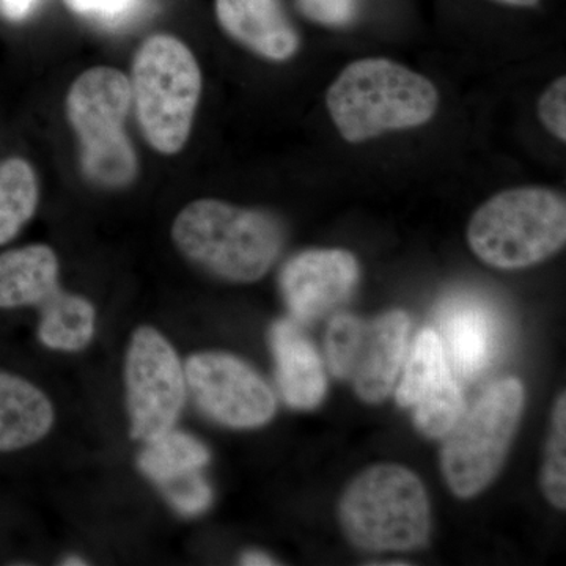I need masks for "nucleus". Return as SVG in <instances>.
Returning <instances> with one entry per match:
<instances>
[{"mask_svg":"<svg viewBox=\"0 0 566 566\" xmlns=\"http://www.w3.org/2000/svg\"><path fill=\"white\" fill-rule=\"evenodd\" d=\"M359 274V263L352 252L312 249L285 263L279 283L294 318L314 322L348 300Z\"/></svg>","mask_w":566,"mask_h":566,"instance_id":"nucleus-12","label":"nucleus"},{"mask_svg":"<svg viewBox=\"0 0 566 566\" xmlns=\"http://www.w3.org/2000/svg\"><path fill=\"white\" fill-rule=\"evenodd\" d=\"M132 436L147 442L172 430L186 400V376L174 346L153 327L133 334L125 365Z\"/></svg>","mask_w":566,"mask_h":566,"instance_id":"nucleus-9","label":"nucleus"},{"mask_svg":"<svg viewBox=\"0 0 566 566\" xmlns=\"http://www.w3.org/2000/svg\"><path fill=\"white\" fill-rule=\"evenodd\" d=\"M133 104L132 84L122 71L96 66L71 85L66 114L81 142L82 170L106 188H123L137 175V156L125 133Z\"/></svg>","mask_w":566,"mask_h":566,"instance_id":"nucleus-6","label":"nucleus"},{"mask_svg":"<svg viewBox=\"0 0 566 566\" xmlns=\"http://www.w3.org/2000/svg\"><path fill=\"white\" fill-rule=\"evenodd\" d=\"M210 461V452L202 442L182 431H167L147 442L139 455V468L156 485L186 474L200 471Z\"/></svg>","mask_w":566,"mask_h":566,"instance_id":"nucleus-20","label":"nucleus"},{"mask_svg":"<svg viewBox=\"0 0 566 566\" xmlns=\"http://www.w3.org/2000/svg\"><path fill=\"white\" fill-rule=\"evenodd\" d=\"M54 423L46 395L18 376L0 371V452H13L41 441Z\"/></svg>","mask_w":566,"mask_h":566,"instance_id":"nucleus-16","label":"nucleus"},{"mask_svg":"<svg viewBox=\"0 0 566 566\" xmlns=\"http://www.w3.org/2000/svg\"><path fill=\"white\" fill-rule=\"evenodd\" d=\"M167 501L186 516L203 513L212 501V491L200 471L186 472L158 485Z\"/></svg>","mask_w":566,"mask_h":566,"instance_id":"nucleus-22","label":"nucleus"},{"mask_svg":"<svg viewBox=\"0 0 566 566\" xmlns=\"http://www.w3.org/2000/svg\"><path fill=\"white\" fill-rule=\"evenodd\" d=\"M447 363L463 378H475L490 367L502 338L497 312L480 297L458 294L439 308Z\"/></svg>","mask_w":566,"mask_h":566,"instance_id":"nucleus-13","label":"nucleus"},{"mask_svg":"<svg viewBox=\"0 0 566 566\" xmlns=\"http://www.w3.org/2000/svg\"><path fill=\"white\" fill-rule=\"evenodd\" d=\"M495 2L505 3V6L512 7H532L535 6L538 0H495Z\"/></svg>","mask_w":566,"mask_h":566,"instance_id":"nucleus-28","label":"nucleus"},{"mask_svg":"<svg viewBox=\"0 0 566 566\" xmlns=\"http://www.w3.org/2000/svg\"><path fill=\"white\" fill-rule=\"evenodd\" d=\"M409 318L394 311L371 322L340 314L327 327L326 353L331 370L352 381L367 403H379L390 394L408 344Z\"/></svg>","mask_w":566,"mask_h":566,"instance_id":"nucleus-8","label":"nucleus"},{"mask_svg":"<svg viewBox=\"0 0 566 566\" xmlns=\"http://www.w3.org/2000/svg\"><path fill=\"white\" fill-rule=\"evenodd\" d=\"M39 3L40 0H0V14L9 21H22Z\"/></svg>","mask_w":566,"mask_h":566,"instance_id":"nucleus-26","label":"nucleus"},{"mask_svg":"<svg viewBox=\"0 0 566 566\" xmlns=\"http://www.w3.org/2000/svg\"><path fill=\"white\" fill-rule=\"evenodd\" d=\"M129 84L148 144L164 155L180 151L202 93V73L189 48L175 36H150L137 51Z\"/></svg>","mask_w":566,"mask_h":566,"instance_id":"nucleus-4","label":"nucleus"},{"mask_svg":"<svg viewBox=\"0 0 566 566\" xmlns=\"http://www.w3.org/2000/svg\"><path fill=\"white\" fill-rule=\"evenodd\" d=\"M63 565L80 566V565H85V562L82 560V558H80V557H69V558H65V560H63Z\"/></svg>","mask_w":566,"mask_h":566,"instance_id":"nucleus-29","label":"nucleus"},{"mask_svg":"<svg viewBox=\"0 0 566 566\" xmlns=\"http://www.w3.org/2000/svg\"><path fill=\"white\" fill-rule=\"evenodd\" d=\"M395 398L401 408H416L417 430L427 438H444L463 415V394L433 329L417 335Z\"/></svg>","mask_w":566,"mask_h":566,"instance_id":"nucleus-11","label":"nucleus"},{"mask_svg":"<svg viewBox=\"0 0 566 566\" xmlns=\"http://www.w3.org/2000/svg\"><path fill=\"white\" fill-rule=\"evenodd\" d=\"M539 122L556 139L566 140V80L564 76L554 81L539 96Z\"/></svg>","mask_w":566,"mask_h":566,"instance_id":"nucleus-24","label":"nucleus"},{"mask_svg":"<svg viewBox=\"0 0 566 566\" xmlns=\"http://www.w3.org/2000/svg\"><path fill=\"white\" fill-rule=\"evenodd\" d=\"M216 14L223 31L268 61H289L300 50L281 0H216Z\"/></svg>","mask_w":566,"mask_h":566,"instance_id":"nucleus-14","label":"nucleus"},{"mask_svg":"<svg viewBox=\"0 0 566 566\" xmlns=\"http://www.w3.org/2000/svg\"><path fill=\"white\" fill-rule=\"evenodd\" d=\"M542 486L547 501L557 509L566 506V398H557L553 411L549 442L543 465Z\"/></svg>","mask_w":566,"mask_h":566,"instance_id":"nucleus-21","label":"nucleus"},{"mask_svg":"<svg viewBox=\"0 0 566 566\" xmlns=\"http://www.w3.org/2000/svg\"><path fill=\"white\" fill-rule=\"evenodd\" d=\"M40 307L39 337L48 348L80 352L91 344L96 315L87 300L59 289Z\"/></svg>","mask_w":566,"mask_h":566,"instance_id":"nucleus-18","label":"nucleus"},{"mask_svg":"<svg viewBox=\"0 0 566 566\" xmlns=\"http://www.w3.org/2000/svg\"><path fill=\"white\" fill-rule=\"evenodd\" d=\"M186 385L211 419L232 428H256L273 419L275 397L262 376L238 357L199 353L186 363Z\"/></svg>","mask_w":566,"mask_h":566,"instance_id":"nucleus-10","label":"nucleus"},{"mask_svg":"<svg viewBox=\"0 0 566 566\" xmlns=\"http://www.w3.org/2000/svg\"><path fill=\"white\" fill-rule=\"evenodd\" d=\"M147 0H65L71 10L93 18L107 29H122L132 24L144 11Z\"/></svg>","mask_w":566,"mask_h":566,"instance_id":"nucleus-23","label":"nucleus"},{"mask_svg":"<svg viewBox=\"0 0 566 566\" xmlns=\"http://www.w3.org/2000/svg\"><path fill=\"white\" fill-rule=\"evenodd\" d=\"M340 523L349 542L363 549L411 551L430 535V502L411 471L379 464L356 476L345 491Z\"/></svg>","mask_w":566,"mask_h":566,"instance_id":"nucleus-5","label":"nucleus"},{"mask_svg":"<svg viewBox=\"0 0 566 566\" xmlns=\"http://www.w3.org/2000/svg\"><path fill=\"white\" fill-rule=\"evenodd\" d=\"M241 564L248 566H262V565H277L273 558L266 556V554L259 553V551H249L243 557H241Z\"/></svg>","mask_w":566,"mask_h":566,"instance_id":"nucleus-27","label":"nucleus"},{"mask_svg":"<svg viewBox=\"0 0 566 566\" xmlns=\"http://www.w3.org/2000/svg\"><path fill=\"white\" fill-rule=\"evenodd\" d=\"M438 104L433 82L382 57L349 63L326 93L335 128L352 144L423 126Z\"/></svg>","mask_w":566,"mask_h":566,"instance_id":"nucleus-1","label":"nucleus"},{"mask_svg":"<svg viewBox=\"0 0 566 566\" xmlns=\"http://www.w3.org/2000/svg\"><path fill=\"white\" fill-rule=\"evenodd\" d=\"M39 205V181L22 158L0 161V245L9 243L31 221Z\"/></svg>","mask_w":566,"mask_h":566,"instance_id":"nucleus-19","label":"nucleus"},{"mask_svg":"<svg viewBox=\"0 0 566 566\" xmlns=\"http://www.w3.org/2000/svg\"><path fill=\"white\" fill-rule=\"evenodd\" d=\"M472 252L497 270H523L556 255L566 243L565 197L527 186L491 197L468 227Z\"/></svg>","mask_w":566,"mask_h":566,"instance_id":"nucleus-3","label":"nucleus"},{"mask_svg":"<svg viewBox=\"0 0 566 566\" xmlns=\"http://www.w3.org/2000/svg\"><path fill=\"white\" fill-rule=\"evenodd\" d=\"M297 9L316 24L340 28L357 13V0H296Z\"/></svg>","mask_w":566,"mask_h":566,"instance_id":"nucleus-25","label":"nucleus"},{"mask_svg":"<svg viewBox=\"0 0 566 566\" xmlns=\"http://www.w3.org/2000/svg\"><path fill=\"white\" fill-rule=\"evenodd\" d=\"M523 405L520 379H502L444 436L442 472L458 497H474L493 482L509 452Z\"/></svg>","mask_w":566,"mask_h":566,"instance_id":"nucleus-7","label":"nucleus"},{"mask_svg":"<svg viewBox=\"0 0 566 566\" xmlns=\"http://www.w3.org/2000/svg\"><path fill=\"white\" fill-rule=\"evenodd\" d=\"M59 262L44 244L25 245L0 255V308L41 305L57 292Z\"/></svg>","mask_w":566,"mask_h":566,"instance_id":"nucleus-17","label":"nucleus"},{"mask_svg":"<svg viewBox=\"0 0 566 566\" xmlns=\"http://www.w3.org/2000/svg\"><path fill=\"white\" fill-rule=\"evenodd\" d=\"M172 238L182 255L211 274L249 283L271 270L281 255L285 232L270 212L203 199L178 214Z\"/></svg>","mask_w":566,"mask_h":566,"instance_id":"nucleus-2","label":"nucleus"},{"mask_svg":"<svg viewBox=\"0 0 566 566\" xmlns=\"http://www.w3.org/2000/svg\"><path fill=\"white\" fill-rule=\"evenodd\" d=\"M270 342L283 400L301 411L315 409L326 394V376L315 346L290 319L273 324Z\"/></svg>","mask_w":566,"mask_h":566,"instance_id":"nucleus-15","label":"nucleus"}]
</instances>
